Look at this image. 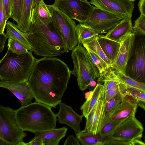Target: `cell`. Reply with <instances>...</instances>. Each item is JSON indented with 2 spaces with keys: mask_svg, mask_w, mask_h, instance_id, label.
I'll return each mask as SVG.
<instances>
[{
  "mask_svg": "<svg viewBox=\"0 0 145 145\" xmlns=\"http://www.w3.org/2000/svg\"><path fill=\"white\" fill-rule=\"evenodd\" d=\"M71 74L60 59L44 57L36 59L27 82L36 101L55 108L61 102Z\"/></svg>",
  "mask_w": 145,
  "mask_h": 145,
  "instance_id": "6da1fadb",
  "label": "cell"
},
{
  "mask_svg": "<svg viewBox=\"0 0 145 145\" xmlns=\"http://www.w3.org/2000/svg\"><path fill=\"white\" fill-rule=\"evenodd\" d=\"M24 34L35 55L55 57L69 52L52 19L45 23L31 24L29 32Z\"/></svg>",
  "mask_w": 145,
  "mask_h": 145,
  "instance_id": "7a4b0ae2",
  "label": "cell"
},
{
  "mask_svg": "<svg viewBox=\"0 0 145 145\" xmlns=\"http://www.w3.org/2000/svg\"><path fill=\"white\" fill-rule=\"evenodd\" d=\"M51 107L36 101L15 110V118L19 127L24 131L34 134L56 128V115Z\"/></svg>",
  "mask_w": 145,
  "mask_h": 145,
  "instance_id": "3957f363",
  "label": "cell"
},
{
  "mask_svg": "<svg viewBox=\"0 0 145 145\" xmlns=\"http://www.w3.org/2000/svg\"><path fill=\"white\" fill-rule=\"evenodd\" d=\"M36 60L31 52L18 54L8 50L0 61V80L27 82Z\"/></svg>",
  "mask_w": 145,
  "mask_h": 145,
  "instance_id": "277c9868",
  "label": "cell"
},
{
  "mask_svg": "<svg viewBox=\"0 0 145 145\" xmlns=\"http://www.w3.org/2000/svg\"><path fill=\"white\" fill-rule=\"evenodd\" d=\"M71 57L74 68L71 74L77 78L78 85L82 91L87 89L92 80L98 82L99 71L89 57L86 48L78 44L72 50Z\"/></svg>",
  "mask_w": 145,
  "mask_h": 145,
  "instance_id": "5b68a950",
  "label": "cell"
},
{
  "mask_svg": "<svg viewBox=\"0 0 145 145\" xmlns=\"http://www.w3.org/2000/svg\"><path fill=\"white\" fill-rule=\"evenodd\" d=\"M134 114L122 121L105 139V145H130L137 139H141L144 128Z\"/></svg>",
  "mask_w": 145,
  "mask_h": 145,
  "instance_id": "8992f818",
  "label": "cell"
},
{
  "mask_svg": "<svg viewBox=\"0 0 145 145\" xmlns=\"http://www.w3.org/2000/svg\"><path fill=\"white\" fill-rule=\"evenodd\" d=\"M126 75L145 84V36L135 34Z\"/></svg>",
  "mask_w": 145,
  "mask_h": 145,
  "instance_id": "52a82bcc",
  "label": "cell"
},
{
  "mask_svg": "<svg viewBox=\"0 0 145 145\" xmlns=\"http://www.w3.org/2000/svg\"><path fill=\"white\" fill-rule=\"evenodd\" d=\"M15 111L9 107L0 106V138L8 145H16L27 135L16 121Z\"/></svg>",
  "mask_w": 145,
  "mask_h": 145,
  "instance_id": "ba28073f",
  "label": "cell"
},
{
  "mask_svg": "<svg viewBox=\"0 0 145 145\" xmlns=\"http://www.w3.org/2000/svg\"><path fill=\"white\" fill-rule=\"evenodd\" d=\"M52 20L60 33L68 50L78 44L75 22L53 5H48Z\"/></svg>",
  "mask_w": 145,
  "mask_h": 145,
  "instance_id": "9c48e42d",
  "label": "cell"
},
{
  "mask_svg": "<svg viewBox=\"0 0 145 145\" xmlns=\"http://www.w3.org/2000/svg\"><path fill=\"white\" fill-rule=\"evenodd\" d=\"M54 6L67 16L79 23H82L87 20L95 8L90 4L78 0H55Z\"/></svg>",
  "mask_w": 145,
  "mask_h": 145,
  "instance_id": "30bf717a",
  "label": "cell"
},
{
  "mask_svg": "<svg viewBox=\"0 0 145 145\" xmlns=\"http://www.w3.org/2000/svg\"><path fill=\"white\" fill-rule=\"evenodd\" d=\"M121 20L113 14L95 7L86 20L82 24L99 34L106 33Z\"/></svg>",
  "mask_w": 145,
  "mask_h": 145,
  "instance_id": "8fae6325",
  "label": "cell"
},
{
  "mask_svg": "<svg viewBox=\"0 0 145 145\" xmlns=\"http://www.w3.org/2000/svg\"><path fill=\"white\" fill-rule=\"evenodd\" d=\"M89 2L121 19L132 17L134 8L133 2L129 0H91Z\"/></svg>",
  "mask_w": 145,
  "mask_h": 145,
  "instance_id": "7c38bea8",
  "label": "cell"
},
{
  "mask_svg": "<svg viewBox=\"0 0 145 145\" xmlns=\"http://www.w3.org/2000/svg\"><path fill=\"white\" fill-rule=\"evenodd\" d=\"M0 87L9 91L17 98L22 106L32 103L34 97L27 82L0 80Z\"/></svg>",
  "mask_w": 145,
  "mask_h": 145,
  "instance_id": "4fadbf2b",
  "label": "cell"
},
{
  "mask_svg": "<svg viewBox=\"0 0 145 145\" xmlns=\"http://www.w3.org/2000/svg\"><path fill=\"white\" fill-rule=\"evenodd\" d=\"M124 95L121 102L110 115L106 123L109 121L123 120L135 114L138 105L136 100L130 96Z\"/></svg>",
  "mask_w": 145,
  "mask_h": 145,
  "instance_id": "5bb4252c",
  "label": "cell"
},
{
  "mask_svg": "<svg viewBox=\"0 0 145 145\" xmlns=\"http://www.w3.org/2000/svg\"><path fill=\"white\" fill-rule=\"evenodd\" d=\"M59 105V111L56 115L59 123L68 125L75 133L80 131V124L83 116L79 115L71 106L63 103L61 102Z\"/></svg>",
  "mask_w": 145,
  "mask_h": 145,
  "instance_id": "9a60e30c",
  "label": "cell"
},
{
  "mask_svg": "<svg viewBox=\"0 0 145 145\" xmlns=\"http://www.w3.org/2000/svg\"><path fill=\"white\" fill-rule=\"evenodd\" d=\"M135 34L133 33L120 43L119 52L112 67L116 72L125 75L127 64L133 43Z\"/></svg>",
  "mask_w": 145,
  "mask_h": 145,
  "instance_id": "2e32d148",
  "label": "cell"
},
{
  "mask_svg": "<svg viewBox=\"0 0 145 145\" xmlns=\"http://www.w3.org/2000/svg\"><path fill=\"white\" fill-rule=\"evenodd\" d=\"M131 17L121 19L104 36L121 43L134 33Z\"/></svg>",
  "mask_w": 145,
  "mask_h": 145,
  "instance_id": "e0dca14e",
  "label": "cell"
},
{
  "mask_svg": "<svg viewBox=\"0 0 145 145\" xmlns=\"http://www.w3.org/2000/svg\"><path fill=\"white\" fill-rule=\"evenodd\" d=\"M40 0H23L20 19L16 25L22 32H29L31 26V16L33 9Z\"/></svg>",
  "mask_w": 145,
  "mask_h": 145,
  "instance_id": "ac0fdd59",
  "label": "cell"
},
{
  "mask_svg": "<svg viewBox=\"0 0 145 145\" xmlns=\"http://www.w3.org/2000/svg\"><path fill=\"white\" fill-rule=\"evenodd\" d=\"M68 128H61L36 133L35 137L40 139L43 145H58L60 140L66 136Z\"/></svg>",
  "mask_w": 145,
  "mask_h": 145,
  "instance_id": "d6986e66",
  "label": "cell"
},
{
  "mask_svg": "<svg viewBox=\"0 0 145 145\" xmlns=\"http://www.w3.org/2000/svg\"><path fill=\"white\" fill-rule=\"evenodd\" d=\"M97 39L105 55L113 64L118 54L120 43L107 38L102 34L99 35Z\"/></svg>",
  "mask_w": 145,
  "mask_h": 145,
  "instance_id": "ffe728a7",
  "label": "cell"
},
{
  "mask_svg": "<svg viewBox=\"0 0 145 145\" xmlns=\"http://www.w3.org/2000/svg\"><path fill=\"white\" fill-rule=\"evenodd\" d=\"M52 19V15L48 5L43 0H40L32 10L31 24L45 23Z\"/></svg>",
  "mask_w": 145,
  "mask_h": 145,
  "instance_id": "44dd1931",
  "label": "cell"
},
{
  "mask_svg": "<svg viewBox=\"0 0 145 145\" xmlns=\"http://www.w3.org/2000/svg\"><path fill=\"white\" fill-rule=\"evenodd\" d=\"M103 86L102 83L98 82L92 91L87 93L85 97L86 100L80 108L82 115L86 118L97 102L101 94Z\"/></svg>",
  "mask_w": 145,
  "mask_h": 145,
  "instance_id": "7402d4cb",
  "label": "cell"
},
{
  "mask_svg": "<svg viewBox=\"0 0 145 145\" xmlns=\"http://www.w3.org/2000/svg\"><path fill=\"white\" fill-rule=\"evenodd\" d=\"M6 34L8 38H12L23 45L28 50L33 52V48L24 34L13 23L7 21L6 25Z\"/></svg>",
  "mask_w": 145,
  "mask_h": 145,
  "instance_id": "603a6c76",
  "label": "cell"
},
{
  "mask_svg": "<svg viewBox=\"0 0 145 145\" xmlns=\"http://www.w3.org/2000/svg\"><path fill=\"white\" fill-rule=\"evenodd\" d=\"M124 95L120 91L108 101L105 102L100 123L99 131L106 123L110 115L123 100Z\"/></svg>",
  "mask_w": 145,
  "mask_h": 145,
  "instance_id": "cb8c5ba5",
  "label": "cell"
},
{
  "mask_svg": "<svg viewBox=\"0 0 145 145\" xmlns=\"http://www.w3.org/2000/svg\"><path fill=\"white\" fill-rule=\"evenodd\" d=\"M76 136L83 145H105L106 142L105 139L84 130L76 133Z\"/></svg>",
  "mask_w": 145,
  "mask_h": 145,
  "instance_id": "d4e9b609",
  "label": "cell"
},
{
  "mask_svg": "<svg viewBox=\"0 0 145 145\" xmlns=\"http://www.w3.org/2000/svg\"><path fill=\"white\" fill-rule=\"evenodd\" d=\"M105 92L103 84L101 94L97 103V106L94 113V120L91 131V133L95 135H97L99 131L102 114L105 103Z\"/></svg>",
  "mask_w": 145,
  "mask_h": 145,
  "instance_id": "484cf974",
  "label": "cell"
},
{
  "mask_svg": "<svg viewBox=\"0 0 145 145\" xmlns=\"http://www.w3.org/2000/svg\"><path fill=\"white\" fill-rule=\"evenodd\" d=\"M98 35L85 40L83 42L82 44L85 48L89 49L99 56L111 67L112 64L103 51L97 40Z\"/></svg>",
  "mask_w": 145,
  "mask_h": 145,
  "instance_id": "4316f807",
  "label": "cell"
},
{
  "mask_svg": "<svg viewBox=\"0 0 145 145\" xmlns=\"http://www.w3.org/2000/svg\"><path fill=\"white\" fill-rule=\"evenodd\" d=\"M86 48L89 57L99 71V79L101 78L106 74L110 67L99 56L89 49Z\"/></svg>",
  "mask_w": 145,
  "mask_h": 145,
  "instance_id": "83f0119b",
  "label": "cell"
},
{
  "mask_svg": "<svg viewBox=\"0 0 145 145\" xmlns=\"http://www.w3.org/2000/svg\"><path fill=\"white\" fill-rule=\"evenodd\" d=\"M76 33L78 37V44L82 45L83 42L87 39L99 35L93 30L79 23L76 25Z\"/></svg>",
  "mask_w": 145,
  "mask_h": 145,
  "instance_id": "f1b7e54d",
  "label": "cell"
},
{
  "mask_svg": "<svg viewBox=\"0 0 145 145\" xmlns=\"http://www.w3.org/2000/svg\"><path fill=\"white\" fill-rule=\"evenodd\" d=\"M116 73L120 82L126 86L137 89L145 93V83L135 80L120 72Z\"/></svg>",
  "mask_w": 145,
  "mask_h": 145,
  "instance_id": "f546056e",
  "label": "cell"
},
{
  "mask_svg": "<svg viewBox=\"0 0 145 145\" xmlns=\"http://www.w3.org/2000/svg\"><path fill=\"white\" fill-rule=\"evenodd\" d=\"M120 91L124 95L130 96L136 100L145 101V93L126 86L120 82Z\"/></svg>",
  "mask_w": 145,
  "mask_h": 145,
  "instance_id": "4dcf8cb0",
  "label": "cell"
},
{
  "mask_svg": "<svg viewBox=\"0 0 145 145\" xmlns=\"http://www.w3.org/2000/svg\"><path fill=\"white\" fill-rule=\"evenodd\" d=\"M123 120L107 122L102 127L97 135L101 138L105 139Z\"/></svg>",
  "mask_w": 145,
  "mask_h": 145,
  "instance_id": "1f68e13d",
  "label": "cell"
},
{
  "mask_svg": "<svg viewBox=\"0 0 145 145\" xmlns=\"http://www.w3.org/2000/svg\"><path fill=\"white\" fill-rule=\"evenodd\" d=\"M11 5V18L18 24L20 21L23 0H10Z\"/></svg>",
  "mask_w": 145,
  "mask_h": 145,
  "instance_id": "d6a6232c",
  "label": "cell"
},
{
  "mask_svg": "<svg viewBox=\"0 0 145 145\" xmlns=\"http://www.w3.org/2000/svg\"><path fill=\"white\" fill-rule=\"evenodd\" d=\"M7 46L8 50L18 54H24L29 51L20 42L11 38H8Z\"/></svg>",
  "mask_w": 145,
  "mask_h": 145,
  "instance_id": "836d02e7",
  "label": "cell"
},
{
  "mask_svg": "<svg viewBox=\"0 0 145 145\" xmlns=\"http://www.w3.org/2000/svg\"><path fill=\"white\" fill-rule=\"evenodd\" d=\"M134 33L138 34L145 36V17L140 14L135 21L133 27Z\"/></svg>",
  "mask_w": 145,
  "mask_h": 145,
  "instance_id": "e575fe53",
  "label": "cell"
},
{
  "mask_svg": "<svg viewBox=\"0 0 145 145\" xmlns=\"http://www.w3.org/2000/svg\"><path fill=\"white\" fill-rule=\"evenodd\" d=\"M8 19L4 11L2 1L0 0V34L4 33Z\"/></svg>",
  "mask_w": 145,
  "mask_h": 145,
  "instance_id": "d590c367",
  "label": "cell"
},
{
  "mask_svg": "<svg viewBox=\"0 0 145 145\" xmlns=\"http://www.w3.org/2000/svg\"><path fill=\"white\" fill-rule=\"evenodd\" d=\"M120 91V82L105 92V97L106 102L108 101Z\"/></svg>",
  "mask_w": 145,
  "mask_h": 145,
  "instance_id": "8d00e7d4",
  "label": "cell"
},
{
  "mask_svg": "<svg viewBox=\"0 0 145 145\" xmlns=\"http://www.w3.org/2000/svg\"><path fill=\"white\" fill-rule=\"evenodd\" d=\"M3 3L4 11L8 20L11 18V5L10 0H1Z\"/></svg>",
  "mask_w": 145,
  "mask_h": 145,
  "instance_id": "74e56055",
  "label": "cell"
},
{
  "mask_svg": "<svg viewBox=\"0 0 145 145\" xmlns=\"http://www.w3.org/2000/svg\"><path fill=\"white\" fill-rule=\"evenodd\" d=\"M16 145H43L42 140L39 138L34 137L29 142H25L24 141L17 143Z\"/></svg>",
  "mask_w": 145,
  "mask_h": 145,
  "instance_id": "f35d334b",
  "label": "cell"
},
{
  "mask_svg": "<svg viewBox=\"0 0 145 145\" xmlns=\"http://www.w3.org/2000/svg\"><path fill=\"white\" fill-rule=\"evenodd\" d=\"M80 143L78 138L73 135H69L67 138L63 145H80Z\"/></svg>",
  "mask_w": 145,
  "mask_h": 145,
  "instance_id": "ab89813d",
  "label": "cell"
},
{
  "mask_svg": "<svg viewBox=\"0 0 145 145\" xmlns=\"http://www.w3.org/2000/svg\"><path fill=\"white\" fill-rule=\"evenodd\" d=\"M0 52L1 53L4 49L5 41L8 38V37L6 33L4 32L0 34Z\"/></svg>",
  "mask_w": 145,
  "mask_h": 145,
  "instance_id": "60d3db41",
  "label": "cell"
},
{
  "mask_svg": "<svg viewBox=\"0 0 145 145\" xmlns=\"http://www.w3.org/2000/svg\"><path fill=\"white\" fill-rule=\"evenodd\" d=\"M138 5L140 14L145 17V0H139Z\"/></svg>",
  "mask_w": 145,
  "mask_h": 145,
  "instance_id": "b9f144b4",
  "label": "cell"
},
{
  "mask_svg": "<svg viewBox=\"0 0 145 145\" xmlns=\"http://www.w3.org/2000/svg\"><path fill=\"white\" fill-rule=\"evenodd\" d=\"M145 145L144 142H143L140 139H137L134 140L130 144V145Z\"/></svg>",
  "mask_w": 145,
  "mask_h": 145,
  "instance_id": "7bdbcfd3",
  "label": "cell"
},
{
  "mask_svg": "<svg viewBox=\"0 0 145 145\" xmlns=\"http://www.w3.org/2000/svg\"><path fill=\"white\" fill-rule=\"evenodd\" d=\"M136 101L138 105L145 110V101L140 100Z\"/></svg>",
  "mask_w": 145,
  "mask_h": 145,
  "instance_id": "ee69618b",
  "label": "cell"
},
{
  "mask_svg": "<svg viewBox=\"0 0 145 145\" xmlns=\"http://www.w3.org/2000/svg\"><path fill=\"white\" fill-rule=\"evenodd\" d=\"M97 81L95 80H92L90 83L89 86V87L90 88H93L94 87H95L97 85Z\"/></svg>",
  "mask_w": 145,
  "mask_h": 145,
  "instance_id": "f6af8a7d",
  "label": "cell"
},
{
  "mask_svg": "<svg viewBox=\"0 0 145 145\" xmlns=\"http://www.w3.org/2000/svg\"><path fill=\"white\" fill-rule=\"evenodd\" d=\"M0 145H8V144L4 140L0 138Z\"/></svg>",
  "mask_w": 145,
  "mask_h": 145,
  "instance_id": "bcb514c9",
  "label": "cell"
},
{
  "mask_svg": "<svg viewBox=\"0 0 145 145\" xmlns=\"http://www.w3.org/2000/svg\"><path fill=\"white\" fill-rule=\"evenodd\" d=\"M78 0L80 1H83V2H86V3H87L89 2L87 1V0Z\"/></svg>",
  "mask_w": 145,
  "mask_h": 145,
  "instance_id": "7dc6e473",
  "label": "cell"
},
{
  "mask_svg": "<svg viewBox=\"0 0 145 145\" xmlns=\"http://www.w3.org/2000/svg\"><path fill=\"white\" fill-rule=\"evenodd\" d=\"M129 0L133 2H134L135 1V0Z\"/></svg>",
  "mask_w": 145,
  "mask_h": 145,
  "instance_id": "c3c4849f",
  "label": "cell"
},
{
  "mask_svg": "<svg viewBox=\"0 0 145 145\" xmlns=\"http://www.w3.org/2000/svg\"><path fill=\"white\" fill-rule=\"evenodd\" d=\"M144 142L145 143V136H144Z\"/></svg>",
  "mask_w": 145,
  "mask_h": 145,
  "instance_id": "681fc988",
  "label": "cell"
}]
</instances>
